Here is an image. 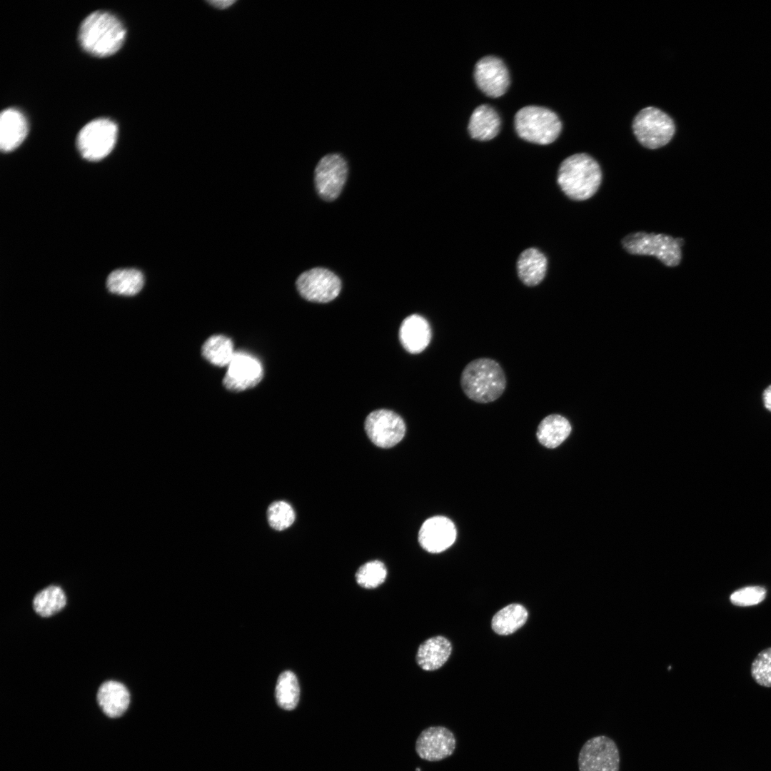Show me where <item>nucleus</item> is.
<instances>
[{"label": "nucleus", "instance_id": "4be33fe9", "mask_svg": "<svg viewBox=\"0 0 771 771\" xmlns=\"http://www.w3.org/2000/svg\"><path fill=\"white\" fill-rule=\"evenodd\" d=\"M571 429L567 418L559 414H550L539 423L536 437L541 445L548 448H554L569 436Z\"/></svg>", "mask_w": 771, "mask_h": 771}, {"label": "nucleus", "instance_id": "39448f33", "mask_svg": "<svg viewBox=\"0 0 771 771\" xmlns=\"http://www.w3.org/2000/svg\"><path fill=\"white\" fill-rule=\"evenodd\" d=\"M621 242L628 253L653 256L667 266H677L681 261L680 247L684 244V240L680 238H674L664 233L637 231L625 236Z\"/></svg>", "mask_w": 771, "mask_h": 771}, {"label": "nucleus", "instance_id": "9b49d317", "mask_svg": "<svg viewBox=\"0 0 771 771\" xmlns=\"http://www.w3.org/2000/svg\"><path fill=\"white\" fill-rule=\"evenodd\" d=\"M365 430L369 439L377 446L389 448L404 437L405 425L395 413L380 409L371 412L365 420Z\"/></svg>", "mask_w": 771, "mask_h": 771}, {"label": "nucleus", "instance_id": "bb28decb", "mask_svg": "<svg viewBox=\"0 0 771 771\" xmlns=\"http://www.w3.org/2000/svg\"><path fill=\"white\" fill-rule=\"evenodd\" d=\"M299 697L300 687L296 675L290 670L281 673L276 686L278 705L286 710H292L297 706Z\"/></svg>", "mask_w": 771, "mask_h": 771}, {"label": "nucleus", "instance_id": "1a4fd4ad", "mask_svg": "<svg viewBox=\"0 0 771 771\" xmlns=\"http://www.w3.org/2000/svg\"><path fill=\"white\" fill-rule=\"evenodd\" d=\"M348 164L339 153H329L318 161L314 173L316 189L326 201L336 200L341 194L348 177Z\"/></svg>", "mask_w": 771, "mask_h": 771}, {"label": "nucleus", "instance_id": "aec40b11", "mask_svg": "<svg viewBox=\"0 0 771 771\" xmlns=\"http://www.w3.org/2000/svg\"><path fill=\"white\" fill-rule=\"evenodd\" d=\"M548 266L546 256L535 248L523 251L517 261V273L522 283L535 286L544 279Z\"/></svg>", "mask_w": 771, "mask_h": 771}, {"label": "nucleus", "instance_id": "f8f14e48", "mask_svg": "<svg viewBox=\"0 0 771 771\" xmlns=\"http://www.w3.org/2000/svg\"><path fill=\"white\" fill-rule=\"evenodd\" d=\"M263 376V366L256 357L237 351L228 365L223 384L229 390L243 391L256 386Z\"/></svg>", "mask_w": 771, "mask_h": 771}, {"label": "nucleus", "instance_id": "f3484780", "mask_svg": "<svg viewBox=\"0 0 771 771\" xmlns=\"http://www.w3.org/2000/svg\"><path fill=\"white\" fill-rule=\"evenodd\" d=\"M28 133V124L21 112L15 109L4 110L0 117V148L4 152L16 148Z\"/></svg>", "mask_w": 771, "mask_h": 771}, {"label": "nucleus", "instance_id": "393cba45", "mask_svg": "<svg viewBox=\"0 0 771 771\" xmlns=\"http://www.w3.org/2000/svg\"><path fill=\"white\" fill-rule=\"evenodd\" d=\"M235 353L232 341L223 335L209 337L201 348L203 358L217 366H228Z\"/></svg>", "mask_w": 771, "mask_h": 771}, {"label": "nucleus", "instance_id": "a878e982", "mask_svg": "<svg viewBox=\"0 0 771 771\" xmlns=\"http://www.w3.org/2000/svg\"><path fill=\"white\" fill-rule=\"evenodd\" d=\"M66 603V598L63 590L56 585H49L34 598V611L41 617L51 616L60 611Z\"/></svg>", "mask_w": 771, "mask_h": 771}, {"label": "nucleus", "instance_id": "7ed1b4c3", "mask_svg": "<svg viewBox=\"0 0 771 771\" xmlns=\"http://www.w3.org/2000/svg\"><path fill=\"white\" fill-rule=\"evenodd\" d=\"M126 30L121 21L106 11H95L82 22L79 41L82 48L96 56H108L123 45Z\"/></svg>", "mask_w": 771, "mask_h": 771}, {"label": "nucleus", "instance_id": "f257e3e1", "mask_svg": "<svg viewBox=\"0 0 771 771\" xmlns=\"http://www.w3.org/2000/svg\"><path fill=\"white\" fill-rule=\"evenodd\" d=\"M460 383L469 399L478 403H488L503 395L507 381L498 362L490 358H479L465 366Z\"/></svg>", "mask_w": 771, "mask_h": 771}, {"label": "nucleus", "instance_id": "423d86ee", "mask_svg": "<svg viewBox=\"0 0 771 771\" xmlns=\"http://www.w3.org/2000/svg\"><path fill=\"white\" fill-rule=\"evenodd\" d=\"M633 133L644 147L655 149L672 138L675 126L672 118L662 110L648 106L640 110L633 121Z\"/></svg>", "mask_w": 771, "mask_h": 771}, {"label": "nucleus", "instance_id": "c756f323", "mask_svg": "<svg viewBox=\"0 0 771 771\" xmlns=\"http://www.w3.org/2000/svg\"><path fill=\"white\" fill-rule=\"evenodd\" d=\"M754 680L761 686L771 687V647L761 651L751 666Z\"/></svg>", "mask_w": 771, "mask_h": 771}, {"label": "nucleus", "instance_id": "7c9ffc66", "mask_svg": "<svg viewBox=\"0 0 771 771\" xmlns=\"http://www.w3.org/2000/svg\"><path fill=\"white\" fill-rule=\"evenodd\" d=\"M766 589L761 586H747L733 592L730 602L737 606H752L761 603L766 597Z\"/></svg>", "mask_w": 771, "mask_h": 771}, {"label": "nucleus", "instance_id": "20e7f679", "mask_svg": "<svg viewBox=\"0 0 771 771\" xmlns=\"http://www.w3.org/2000/svg\"><path fill=\"white\" fill-rule=\"evenodd\" d=\"M518 135L525 141L541 145L553 143L560 135L562 123L558 115L545 107L530 105L517 111L514 119Z\"/></svg>", "mask_w": 771, "mask_h": 771}, {"label": "nucleus", "instance_id": "6ab92c4d", "mask_svg": "<svg viewBox=\"0 0 771 771\" xmlns=\"http://www.w3.org/2000/svg\"><path fill=\"white\" fill-rule=\"evenodd\" d=\"M500 124V118L497 111L490 105L481 104L473 111L468 129L472 138L489 141L497 136Z\"/></svg>", "mask_w": 771, "mask_h": 771}, {"label": "nucleus", "instance_id": "6e6552de", "mask_svg": "<svg viewBox=\"0 0 771 771\" xmlns=\"http://www.w3.org/2000/svg\"><path fill=\"white\" fill-rule=\"evenodd\" d=\"M620 752L616 742L606 735L588 740L578 755L579 771H620Z\"/></svg>", "mask_w": 771, "mask_h": 771}, {"label": "nucleus", "instance_id": "ddd939ff", "mask_svg": "<svg viewBox=\"0 0 771 771\" xmlns=\"http://www.w3.org/2000/svg\"><path fill=\"white\" fill-rule=\"evenodd\" d=\"M474 79L480 90L489 97L503 96L510 85V75L505 63L495 56H486L475 64Z\"/></svg>", "mask_w": 771, "mask_h": 771}, {"label": "nucleus", "instance_id": "4468645a", "mask_svg": "<svg viewBox=\"0 0 771 771\" xmlns=\"http://www.w3.org/2000/svg\"><path fill=\"white\" fill-rule=\"evenodd\" d=\"M456 740L453 732L443 726H433L423 730L419 735L415 750L423 760L436 762L452 755Z\"/></svg>", "mask_w": 771, "mask_h": 771}, {"label": "nucleus", "instance_id": "f03ea898", "mask_svg": "<svg viewBox=\"0 0 771 771\" xmlns=\"http://www.w3.org/2000/svg\"><path fill=\"white\" fill-rule=\"evenodd\" d=\"M602 181L599 163L591 156L579 153L569 156L560 165L557 182L570 199L585 201L593 196Z\"/></svg>", "mask_w": 771, "mask_h": 771}, {"label": "nucleus", "instance_id": "5701e85b", "mask_svg": "<svg viewBox=\"0 0 771 771\" xmlns=\"http://www.w3.org/2000/svg\"><path fill=\"white\" fill-rule=\"evenodd\" d=\"M143 283V273L134 268L115 270L106 280V287L111 293L126 296L137 294Z\"/></svg>", "mask_w": 771, "mask_h": 771}, {"label": "nucleus", "instance_id": "a211bd4d", "mask_svg": "<svg viewBox=\"0 0 771 771\" xmlns=\"http://www.w3.org/2000/svg\"><path fill=\"white\" fill-rule=\"evenodd\" d=\"M97 701L103 712L109 717L121 716L130 703V693L120 682L108 680L101 685L97 692Z\"/></svg>", "mask_w": 771, "mask_h": 771}, {"label": "nucleus", "instance_id": "2eb2a0df", "mask_svg": "<svg viewBox=\"0 0 771 771\" xmlns=\"http://www.w3.org/2000/svg\"><path fill=\"white\" fill-rule=\"evenodd\" d=\"M456 529L453 523L445 516H434L427 519L418 533L421 547L431 553L444 551L455 542Z\"/></svg>", "mask_w": 771, "mask_h": 771}, {"label": "nucleus", "instance_id": "9d476101", "mask_svg": "<svg viewBox=\"0 0 771 771\" xmlns=\"http://www.w3.org/2000/svg\"><path fill=\"white\" fill-rule=\"evenodd\" d=\"M296 288L306 300L328 303L335 299L341 290L339 277L325 268H313L302 273L296 280Z\"/></svg>", "mask_w": 771, "mask_h": 771}, {"label": "nucleus", "instance_id": "cd10ccee", "mask_svg": "<svg viewBox=\"0 0 771 771\" xmlns=\"http://www.w3.org/2000/svg\"><path fill=\"white\" fill-rule=\"evenodd\" d=\"M387 576L385 565L379 560L369 561L361 566L356 573L357 583L365 588H375L381 585Z\"/></svg>", "mask_w": 771, "mask_h": 771}, {"label": "nucleus", "instance_id": "dca6fc26", "mask_svg": "<svg viewBox=\"0 0 771 771\" xmlns=\"http://www.w3.org/2000/svg\"><path fill=\"white\" fill-rule=\"evenodd\" d=\"M431 336L429 323L418 314L405 318L399 330V339L403 347L413 354L423 351L429 345Z\"/></svg>", "mask_w": 771, "mask_h": 771}, {"label": "nucleus", "instance_id": "2f4dec72", "mask_svg": "<svg viewBox=\"0 0 771 771\" xmlns=\"http://www.w3.org/2000/svg\"><path fill=\"white\" fill-rule=\"evenodd\" d=\"M761 398L765 408L771 412V383L762 390Z\"/></svg>", "mask_w": 771, "mask_h": 771}, {"label": "nucleus", "instance_id": "b1692460", "mask_svg": "<svg viewBox=\"0 0 771 771\" xmlns=\"http://www.w3.org/2000/svg\"><path fill=\"white\" fill-rule=\"evenodd\" d=\"M528 613L520 604H510L497 612L491 621L492 629L500 635L515 633L527 621Z\"/></svg>", "mask_w": 771, "mask_h": 771}, {"label": "nucleus", "instance_id": "473e14b6", "mask_svg": "<svg viewBox=\"0 0 771 771\" xmlns=\"http://www.w3.org/2000/svg\"><path fill=\"white\" fill-rule=\"evenodd\" d=\"M207 2L210 5H211L212 6H213L215 8H217V9H223L228 8L230 6H231L233 4H234L236 2V1H233V0H211V1H207Z\"/></svg>", "mask_w": 771, "mask_h": 771}, {"label": "nucleus", "instance_id": "412c9836", "mask_svg": "<svg viewBox=\"0 0 771 771\" xmlns=\"http://www.w3.org/2000/svg\"><path fill=\"white\" fill-rule=\"evenodd\" d=\"M452 651L450 641L443 636H435L424 641L418 647L416 660L424 670L433 671L441 667Z\"/></svg>", "mask_w": 771, "mask_h": 771}, {"label": "nucleus", "instance_id": "c85d7f7f", "mask_svg": "<svg viewBox=\"0 0 771 771\" xmlns=\"http://www.w3.org/2000/svg\"><path fill=\"white\" fill-rule=\"evenodd\" d=\"M267 519L271 528L276 530H283L293 524L295 520V513L288 503L276 501L268 508Z\"/></svg>", "mask_w": 771, "mask_h": 771}, {"label": "nucleus", "instance_id": "0eeeda50", "mask_svg": "<svg viewBox=\"0 0 771 771\" xmlns=\"http://www.w3.org/2000/svg\"><path fill=\"white\" fill-rule=\"evenodd\" d=\"M117 133V125L113 121L104 118L95 119L79 131L76 138L77 148L85 159L101 160L114 148Z\"/></svg>", "mask_w": 771, "mask_h": 771}]
</instances>
